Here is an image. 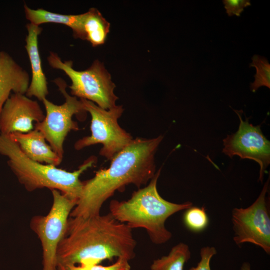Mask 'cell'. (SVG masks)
<instances>
[{
	"label": "cell",
	"instance_id": "1",
	"mask_svg": "<svg viewBox=\"0 0 270 270\" xmlns=\"http://www.w3.org/2000/svg\"><path fill=\"white\" fill-rule=\"evenodd\" d=\"M136 242L132 228L105 215L69 217L64 234L56 252V268L64 265L98 264L122 258L136 256Z\"/></svg>",
	"mask_w": 270,
	"mask_h": 270
},
{
	"label": "cell",
	"instance_id": "2",
	"mask_svg": "<svg viewBox=\"0 0 270 270\" xmlns=\"http://www.w3.org/2000/svg\"><path fill=\"white\" fill-rule=\"evenodd\" d=\"M163 139L136 138L116 154L109 167L98 170L93 178L83 182L81 195L70 217L86 218L100 214L104 203L116 190L134 184L140 188L156 174L154 155Z\"/></svg>",
	"mask_w": 270,
	"mask_h": 270
},
{
	"label": "cell",
	"instance_id": "3",
	"mask_svg": "<svg viewBox=\"0 0 270 270\" xmlns=\"http://www.w3.org/2000/svg\"><path fill=\"white\" fill-rule=\"evenodd\" d=\"M161 168L158 170L147 186L134 191L128 200H112L110 213L119 222L132 229H145L150 240L160 244L168 241L172 233L165 226L171 216L192 206L190 202L176 204L165 200L158 194L157 182Z\"/></svg>",
	"mask_w": 270,
	"mask_h": 270
},
{
	"label": "cell",
	"instance_id": "4",
	"mask_svg": "<svg viewBox=\"0 0 270 270\" xmlns=\"http://www.w3.org/2000/svg\"><path fill=\"white\" fill-rule=\"evenodd\" d=\"M0 154L7 157L8 166L28 191L43 188L56 190L77 202L83 186L80 176L96 162V158L92 156L73 172L42 164L28 158L9 135L0 133Z\"/></svg>",
	"mask_w": 270,
	"mask_h": 270
},
{
	"label": "cell",
	"instance_id": "5",
	"mask_svg": "<svg viewBox=\"0 0 270 270\" xmlns=\"http://www.w3.org/2000/svg\"><path fill=\"white\" fill-rule=\"evenodd\" d=\"M47 60L52 68L63 71L72 82L69 86L71 95L85 99L108 110L116 106L118 99L114 93L115 84L104 64L95 60L87 69L77 70L70 60L62 61L58 55L50 52Z\"/></svg>",
	"mask_w": 270,
	"mask_h": 270
},
{
	"label": "cell",
	"instance_id": "6",
	"mask_svg": "<svg viewBox=\"0 0 270 270\" xmlns=\"http://www.w3.org/2000/svg\"><path fill=\"white\" fill-rule=\"evenodd\" d=\"M86 112L91 116V134L78 140L74 144L76 150L100 144L102 145L100 154L107 160H111L116 154L129 145L133 140L132 136L118 124L124 108L116 106L106 110L94 102L80 99Z\"/></svg>",
	"mask_w": 270,
	"mask_h": 270
},
{
	"label": "cell",
	"instance_id": "7",
	"mask_svg": "<svg viewBox=\"0 0 270 270\" xmlns=\"http://www.w3.org/2000/svg\"><path fill=\"white\" fill-rule=\"evenodd\" d=\"M52 204L46 216H34L30 227L39 238L42 250V270H57L56 252L64 236L68 219L77 200L56 190H51Z\"/></svg>",
	"mask_w": 270,
	"mask_h": 270
},
{
	"label": "cell",
	"instance_id": "8",
	"mask_svg": "<svg viewBox=\"0 0 270 270\" xmlns=\"http://www.w3.org/2000/svg\"><path fill=\"white\" fill-rule=\"evenodd\" d=\"M54 83L65 98L64 103L57 105L44 98L42 102L46 114L44 119L36 123L34 128L42 133L53 150L62 158L64 155V144L68 134L78 130V124L72 120L73 116L86 112L82 104L76 97L69 94L66 90V84L60 78Z\"/></svg>",
	"mask_w": 270,
	"mask_h": 270
},
{
	"label": "cell",
	"instance_id": "9",
	"mask_svg": "<svg viewBox=\"0 0 270 270\" xmlns=\"http://www.w3.org/2000/svg\"><path fill=\"white\" fill-rule=\"evenodd\" d=\"M270 178L256 200L246 208H233L232 212L234 240L240 246L250 242L270 253V218L266 203Z\"/></svg>",
	"mask_w": 270,
	"mask_h": 270
},
{
	"label": "cell",
	"instance_id": "10",
	"mask_svg": "<svg viewBox=\"0 0 270 270\" xmlns=\"http://www.w3.org/2000/svg\"><path fill=\"white\" fill-rule=\"evenodd\" d=\"M234 111L240 120L238 129L224 139L222 152L230 158L238 156L258 162L260 167L259 180L262 183L270 163V142L264 136L260 126L250 124L248 118L244 120L240 111Z\"/></svg>",
	"mask_w": 270,
	"mask_h": 270
},
{
	"label": "cell",
	"instance_id": "11",
	"mask_svg": "<svg viewBox=\"0 0 270 270\" xmlns=\"http://www.w3.org/2000/svg\"><path fill=\"white\" fill-rule=\"evenodd\" d=\"M45 114L38 102L26 94H13L6 100L0 113V133L28 132L33 122H41Z\"/></svg>",
	"mask_w": 270,
	"mask_h": 270
},
{
	"label": "cell",
	"instance_id": "12",
	"mask_svg": "<svg viewBox=\"0 0 270 270\" xmlns=\"http://www.w3.org/2000/svg\"><path fill=\"white\" fill-rule=\"evenodd\" d=\"M28 34L26 38L25 48L30 62L32 79L26 96H34L42 101L48 94V82L43 71L38 48V36L42 28L32 23L26 25Z\"/></svg>",
	"mask_w": 270,
	"mask_h": 270
},
{
	"label": "cell",
	"instance_id": "13",
	"mask_svg": "<svg viewBox=\"0 0 270 270\" xmlns=\"http://www.w3.org/2000/svg\"><path fill=\"white\" fill-rule=\"evenodd\" d=\"M30 83L28 72L8 53L0 50V113L11 92L26 94Z\"/></svg>",
	"mask_w": 270,
	"mask_h": 270
},
{
	"label": "cell",
	"instance_id": "14",
	"mask_svg": "<svg viewBox=\"0 0 270 270\" xmlns=\"http://www.w3.org/2000/svg\"><path fill=\"white\" fill-rule=\"evenodd\" d=\"M9 136L24 154L32 160L57 166L62 160L47 143L42 133L36 128L28 132H16Z\"/></svg>",
	"mask_w": 270,
	"mask_h": 270
},
{
	"label": "cell",
	"instance_id": "15",
	"mask_svg": "<svg viewBox=\"0 0 270 270\" xmlns=\"http://www.w3.org/2000/svg\"><path fill=\"white\" fill-rule=\"evenodd\" d=\"M24 11L26 18L30 23L40 26L46 23H54L66 25L70 28L76 38L85 40L82 28V14H64L53 12L43 8L32 9L26 4Z\"/></svg>",
	"mask_w": 270,
	"mask_h": 270
},
{
	"label": "cell",
	"instance_id": "16",
	"mask_svg": "<svg viewBox=\"0 0 270 270\" xmlns=\"http://www.w3.org/2000/svg\"><path fill=\"white\" fill-rule=\"evenodd\" d=\"M82 28L85 40L92 46L104 44L110 32V24L96 8L82 14Z\"/></svg>",
	"mask_w": 270,
	"mask_h": 270
},
{
	"label": "cell",
	"instance_id": "17",
	"mask_svg": "<svg viewBox=\"0 0 270 270\" xmlns=\"http://www.w3.org/2000/svg\"><path fill=\"white\" fill-rule=\"evenodd\" d=\"M190 256L188 245L180 242L172 248L168 255L154 260L150 266V270H184V264Z\"/></svg>",
	"mask_w": 270,
	"mask_h": 270
},
{
	"label": "cell",
	"instance_id": "18",
	"mask_svg": "<svg viewBox=\"0 0 270 270\" xmlns=\"http://www.w3.org/2000/svg\"><path fill=\"white\" fill-rule=\"evenodd\" d=\"M252 62L250 66L256 68V74L254 76L255 80L250 84V90L252 92L260 86H265L270 88V64L268 60L263 56L254 54L252 58Z\"/></svg>",
	"mask_w": 270,
	"mask_h": 270
},
{
	"label": "cell",
	"instance_id": "19",
	"mask_svg": "<svg viewBox=\"0 0 270 270\" xmlns=\"http://www.w3.org/2000/svg\"><path fill=\"white\" fill-rule=\"evenodd\" d=\"M185 210L183 220L188 228L194 232H200L207 227L208 218L204 207L192 206Z\"/></svg>",
	"mask_w": 270,
	"mask_h": 270
},
{
	"label": "cell",
	"instance_id": "20",
	"mask_svg": "<svg viewBox=\"0 0 270 270\" xmlns=\"http://www.w3.org/2000/svg\"><path fill=\"white\" fill-rule=\"evenodd\" d=\"M128 262L126 258H119L114 264L107 266L98 264L64 265L58 266L56 269L57 270H130L131 267Z\"/></svg>",
	"mask_w": 270,
	"mask_h": 270
},
{
	"label": "cell",
	"instance_id": "21",
	"mask_svg": "<svg viewBox=\"0 0 270 270\" xmlns=\"http://www.w3.org/2000/svg\"><path fill=\"white\" fill-rule=\"evenodd\" d=\"M216 254V250L214 246H204L200 250V260L196 266L192 267L190 270H211L210 262L212 257Z\"/></svg>",
	"mask_w": 270,
	"mask_h": 270
},
{
	"label": "cell",
	"instance_id": "22",
	"mask_svg": "<svg viewBox=\"0 0 270 270\" xmlns=\"http://www.w3.org/2000/svg\"><path fill=\"white\" fill-rule=\"evenodd\" d=\"M224 8L228 16H240L244 8L250 6L249 0H224Z\"/></svg>",
	"mask_w": 270,
	"mask_h": 270
}]
</instances>
